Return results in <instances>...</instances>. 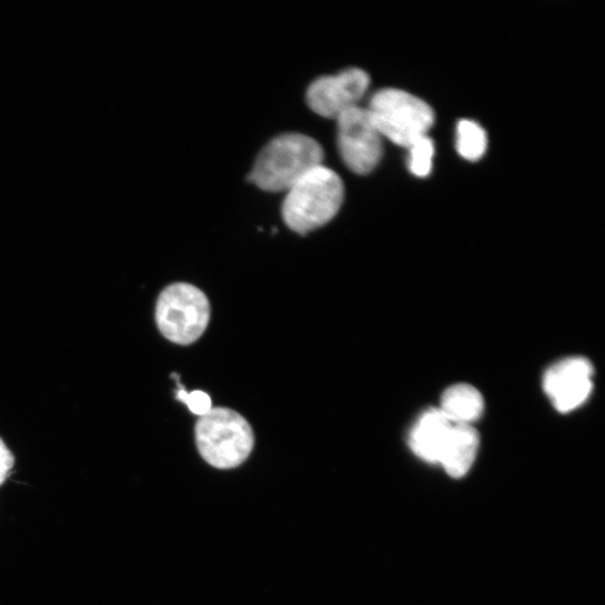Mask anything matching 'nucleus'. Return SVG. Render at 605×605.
I'll use <instances>...</instances> for the list:
<instances>
[{"instance_id":"39448f33","label":"nucleus","mask_w":605,"mask_h":605,"mask_svg":"<svg viewBox=\"0 0 605 605\" xmlns=\"http://www.w3.org/2000/svg\"><path fill=\"white\" fill-rule=\"evenodd\" d=\"M210 303L198 288L177 283L167 288L157 304V323L171 342L188 345L201 337L210 321Z\"/></svg>"},{"instance_id":"423d86ee","label":"nucleus","mask_w":605,"mask_h":605,"mask_svg":"<svg viewBox=\"0 0 605 605\" xmlns=\"http://www.w3.org/2000/svg\"><path fill=\"white\" fill-rule=\"evenodd\" d=\"M336 121L337 147L344 164L359 175L372 173L382 160L384 145L367 108L353 107Z\"/></svg>"},{"instance_id":"9b49d317","label":"nucleus","mask_w":605,"mask_h":605,"mask_svg":"<svg viewBox=\"0 0 605 605\" xmlns=\"http://www.w3.org/2000/svg\"><path fill=\"white\" fill-rule=\"evenodd\" d=\"M438 410L453 424L472 425L482 416L484 401L476 389L460 384L445 391Z\"/></svg>"},{"instance_id":"6e6552de","label":"nucleus","mask_w":605,"mask_h":605,"mask_svg":"<svg viewBox=\"0 0 605 605\" xmlns=\"http://www.w3.org/2000/svg\"><path fill=\"white\" fill-rule=\"evenodd\" d=\"M592 363L571 356L555 363L546 373L543 387L559 413H569L583 405L593 390Z\"/></svg>"},{"instance_id":"4468645a","label":"nucleus","mask_w":605,"mask_h":605,"mask_svg":"<svg viewBox=\"0 0 605 605\" xmlns=\"http://www.w3.org/2000/svg\"><path fill=\"white\" fill-rule=\"evenodd\" d=\"M173 379L177 381L179 387V391L177 392V400L185 404L191 413L202 417L212 410V401L206 393L201 391L188 393L181 385L179 375H173Z\"/></svg>"},{"instance_id":"1a4fd4ad","label":"nucleus","mask_w":605,"mask_h":605,"mask_svg":"<svg viewBox=\"0 0 605 605\" xmlns=\"http://www.w3.org/2000/svg\"><path fill=\"white\" fill-rule=\"evenodd\" d=\"M453 425L438 409L427 410L411 431L412 451L428 463L440 464Z\"/></svg>"},{"instance_id":"ddd939ff","label":"nucleus","mask_w":605,"mask_h":605,"mask_svg":"<svg viewBox=\"0 0 605 605\" xmlns=\"http://www.w3.org/2000/svg\"><path fill=\"white\" fill-rule=\"evenodd\" d=\"M410 151V171L419 178H426L432 172L434 144L428 137H424L407 148Z\"/></svg>"},{"instance_id":"0eeeda50","label":"nucleus","mask_w":605,"mask_h":605,"mask_svg":"<svg viewBox=\"0 0 605 605\" xmlns=\"http://www.w3.org/2000/svg\"><path fill=\"white\" fill-rule=\"evenodd\" d=\"M371 84L370 75L360 69H347L335 75L315 80L306 92L309 107L324 118L336 119L356 107Z\"/></svg>"},{"instance_id":"f03ea898","label":"nucleus","mask_w":605,"mask_h":605,"mask_svg":"<svg viewBox=\"0 0 605 605\" xmlns=\"http://www.w3.org/2000/svg\"><path fill=\"white\" fill-rule=\"evenodd\" d=\"M343 199L341 178L322 164L286 192L284 221L295 232L305 234L330 222L339 212Z\"/></svg>"},{"instance_id":"2eb2a0df","label":"nucleus","mask_w":605,"mask_h":605,"mask_svg":"<svg viewBox=\"0 0 605 605\" xmlns=\"http://www.w3.org/2000/svg\"><path fill=\"white\" fill-rule=\"evenodd\" d=\"M16 464V457L0 437V486L8 480Z\"/></svg>"},{"instance_id":"7ed1b4c3","label":"nucleus","mask_w":605,"mask_h":605,"mask_svg":"<svg viewBox=\"0 0 605 605\" xmlns=\"http://www.w3.org/2000/svg\"><path fill=\"white\" fill-rule=\"evenodd\" d=\"M195 440L202 457L221 470L244 463L255 444L250 423L236 412L223 407L212 409L200 417Z\"/></svg>"},{"instance_id":"20e7f679","label":"nucleus","mask_w":605,"mask_h":605,"mask_svg":"<svg viewBox=\"0 0 605 605\" xmlns=\"http://www.w3.org/2000/svg\"><path fill=\"white\" fill-rule=\"evenodd\" d=\"M367 110L383 139L406 149L427 137L434 124L433 109L424 100L400 89L379 91Z\"/></svg>"},{"instance_id":"f8f14e48","label":"nucleus","mask_w":605,"mask_h":605,"mask_svg":"<svg viewBox=\"0 0 605 605\" xmlns=\"http://www.w3.org/2000/svg\"><path fill=\"white\" fill-rule=\"evenodd\" d=\"M488 138L473 120L463 119L456 128V150L466 161L476 162L486 154Z\"/></svg>"},{"instance_id":"f257e3e1","label":"nucleus","mask_w":605,"mask_h":605,"mask_svg":"<svg viewBox=\"0 0 605 605\" xmlns=\"http://www.w3.org/2000/svg\"><path fill=\"white\" fill-rule=\"evenodd\" d=\"M319 142L303 134H283L260 154L250 180L268 192H288L305 174L323 164Z\"/></svg>"},{"instance_id":"9d476101","label":"nucleus","mask_w":605,"mask_h":605,"mask_svg":"<svg viewBox=\"0 0 605 605\" xmlns=\"http://www.w3.org/2000/svg\"><path fill=\"white\" fill-rule=\"evenodd\" d=\"M478 445L480 437L472 425L454 424L440 464L450 476L462 477L472 467Z\"/></svg>"}]
</instances>
